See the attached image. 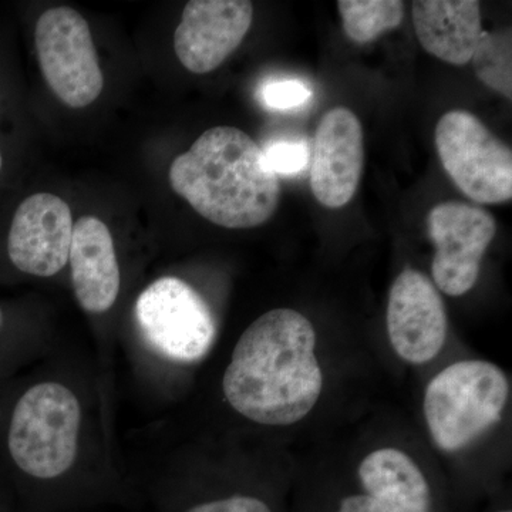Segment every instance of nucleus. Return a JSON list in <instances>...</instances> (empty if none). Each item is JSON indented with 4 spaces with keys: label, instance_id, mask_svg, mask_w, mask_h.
<instances>
[{
    "label": "nucleus",
    "instance_id": "f257e3e1",
    "mask_svg": "<svg viewBox=\"0 0 512 512\" xmlns=\"http://www.w3.org/2000/svg\"><path fill=\"white\" fill-rule=\"evenodd\" d=\"M311 320L274 309L245 329L232 350L222 392L229 406L262 426H292L315 409L323 390Z\"/></svg>",
    "mask_w": 512,
    "mask_h": 512
},
{
    "label": "nucleus",
    "instance_id": "f03ea898",
    "mask_svg": "<svg viewBox=\"0 0 512 512\" xmlns=\"http://www.w3.org/2000/svg\"><path fill=\"white\" fill-rule=\"evenodd\" d=\"M171 188L201 217L229 229L264 225L281 198L279 177L245 131L214 127L170 167Z\"/></svg>",
    "mask_w": 512,
    "mask_h": 512
},
{
    "label": "nucleus",
    "instance_id": "7ed1b4c3",
    "mask_svg": "<svg viewBox=\"0 0 512 512\" xmlns=\"http://www.w3.org/2000/svg\"><path fill=\"white\" fill-rule=\"evenodd\" d=\"M2 417V444L10 466L33 480H53L79 453L82 404L62 383L33 384Z\"/></svg>",
    "mask_w": 512,
    "mask_h": 512
},
{
    "label": "nucleus",
    "instance_id": "20e7f679",
    "mask_svg": "<svg viewBox=\"0 0 512 512\" xmlns=\"http://www.w3.org/2000/svg\"><path fill=\"white\" fill-rule=\"evenodd\" d=\"M510 383L500 367L463 360L441 370L424 393V417L431 439L447 453L461 450L501 420Z\"/></svg>",
    "mask_w": 512,
    "mask_h": 512
},
{
    "label": "nucleus",
    "instance_id": "39448f33",
    "mask_svg": "<svg viewBox=\"0 0 512 512\" xmlns=\"http://www.w3.org/2000/svg\"><path fill=\"white\" fill-rule=\"evenodd\" d=\"M437 154L458 190L478 204L512 198V151L483 121L466 110H451L436 127Z\"/></svg>",
    "mask_w": 512,
    "mask_h": 512
},
{
    "label": "nucleus",
    "instance_id": "423d86ee",
    "mask_svg": "<svg viewBox=\"0 0 512 512\" xmlns=\"http://www.w3.org/2000/svg\"><path fill=\"white\" fill-rule=\"evenodd\" d=\"M136 318L151 348L173 362H198L210 352L217 335L208 303L175 276L157 279L141 292Z\"/></svg>",
    "mask_w": 512,
    "mask_h": 512
},
{
    "label": "nucleus",
    "instance_id": "0eeeda50",
    "mask_svg": "<svg viewBox=\"0 0 512 512\" xmlns=\"http://www.w3.org/2000/svg\"><path fill=\"white\" fill-rule=\"evenodd\" d=\"M37 59L52 92L73 109L90 106L103 92L104 77L92 30L77 10H46L35 29Z\"/></svg>",
    "mask_w": 512,
    "mask_h": 512
},
{
    "label": "nucleus",
    "instance_id": "6e6552de",
    "mask_svg": "<svg viewBox=\"0 0 512 512\" xmlns=\"http://www.w3.org/2000/svg\"><path fill=\"white\" fill-rule=\"evenodd\" d=\"M427 232L436 249L434 284L447 295H466L476 286L485 252L497 234L493 215L466 202H441L429 212Z\"/></svg>",
    "mask_w": 512,
    "mask_h": 512
},
{
    "label": "nucleus",
    "instance_id": "1a4fd4ad",
    "mask_svg": "<svg viewBox=\"0 0 512 512\" xmlns=\"http://www.w3.org/2000/svg\"><path fill=\"white\" fill-rule=\"evenodd\" d=\"M72 210L62 198L37 192L13 212L5 239V256L20 274L50 278L69 262Z\"/></svg>",
    "mask_w": 512,
    "mask_h": 512
},
{
    "label": "nucleus",
    "instance_id": "9d476101",
    "mask_svg": "<svg viewBox=\"0 0 512 512\" xmlns=\"http://www.w3.org/2000/svg\"><path fill=\"white\" fill-rule=\"evenodd\" d=\"M386 320L394 352L410 365L430 362L446 343V306L433 282L416 269H404L394 279Z\"/></svg>",
    "mask_w": 512,
    "mask_h": 512
},
{
    "label": "nucleus",
    "instance_id": "9b49d317",
    "mask_svg": "<svg viewBox=\"0 0 512 512\" xmlns=\"http://www.w3.org/2000/svg\"><path fill=\"white\" fill-rule=\"evenodd\" d=\"M252 20L248 0H191L175 30V55L191 73L214 72L241 45Z\"/></svg>",
    "mask_w": 512,
    "mask_h": 512
},
{
    "label": "nucleus",
    "instance_id": "f8f14e48",
    "mask_svg": "<svg viewBox=\"0 0 512 512\" xmlns=\"http://www.w3.org/2000/svg\"><path fill=\"white\" fill-rule=\"evenodd\" d=\"M365 140L359 117L346 107L320 120L311 151V187L323 207L336 210L353 200L362 178Z\"/></svg>",
    "mask_w": 512,
    "mask_h": 512
},
{
    "label": "nucleus",
    "instance_id": "ddd939ff",
    "mask_svg": "<svg viewBox=\"0 0 512 512\" xmlns=\"http://www.w3.org/2000/svg\"><path fill=\"white\" fill-rule=\"evenodd\" d=\"M69 262L83 311L99 315L113 308L120 292V266L113 235L103 221L87 215L74 224Z\"/></svg>",
    "mask_w": 512,
    "mask_h": 512
},
{
    "label": "nucleus",
    "instance_id": "4468645a",
    "mask_svg": "<svg viewBox=\"0 0 512 512\" xmlns=\"http://www.w3.org/2000/svg\"><path fill=\"white\" fill-rule=\"evenodd\" d=\"M413 25L421 47L453 66H466L484 33L477 0H417Z\"/></svg>",
    "mask_w": 512,
    "mask_h": 512
},
{
    "label": "nucleus",
    "instance_id": "2eb2a0df",
    "mask_svg": "<svg viewBox=\"0 0 512 512\" xmlns=\"http://www.w3.org/2000/svg\"><path fill=\"white\" fill-rule=\"evenodd\" d=\"M362 493L383 512H437L433 488L409 454L384 447L367 454L360 463Z\"/></svg>",
    "mask_w": 512,
    "mask_h": 512
},
{
    "label": "nucleus",
    "instance_id": "dca6fc26",
    "mask_svg": "<svg viewBox=\"0 0 512 512\" xmlns=\"http://www.w3.org/2000/svg\"><path fill=\"white\" fill-rule=\"evenodd\" d=\"M338 9L346 36L357 45L375 42L404 18L400 0H339Z\"/></svg>",
    "mask_w": 512,
    "mask_h": 512
},
{
    "label": "nucleus",
    "instance_id": "f3484780",
    "mask_svg": "<svg viewBox=\"0 0 512 512\" xmlns=\"http://www.w3.org/2000/svg\"><path fill=\"white\" fill-rule=\"evenodd\" d=\"M471 62L481 83L512 99L511 29L484 32Z\"/></svg>",
    "mask_w": 512,
    "mask_h": 512
},
{
    "label": "nucleus",
    "instance_id": "a211bd4d",
    "mask_svg": "<svg viewBox=\"0 0 512 512\" xmlns=\"http://www.w3.org/2000/svg\"><path fill=\"white\" fill-rule=\"evenodd\" d=\"M262 153L276 177L301 173L311 160V151L305 141H274L262 148Z\"/></svg>",
    "mask_w": 512,
    "mask_h": 512
},
{
    "label": "nucleus",
    "instance_id": "6ab92c4d",
    "mask_svg": "<svg viewBox=\"0 0 512 512\" xmlns=\"http://www.w3.org/2000/svg\"><path fill=\"white\" fill-rule=\"evenodd\" d=\"M311 89L298 80H282L265 84L261 90V100L268 109L288 110L301 107L311 99Z\"/></svg>",
    "mask_w": 512,
    "mask_h": 512
},
{
    "label": "nucleus",
    "instance_id": "aec40b11",
    "mask_svg": "<svg viewBox=\"0 0 512 512\" xmlns=\"http://www.w3.org/2000/svg\"><path fill=\"white\" fill-rule=\"evenodd\" d=\"M185 512H276L265 498L252 494H231L191 505Z\"/></svg>",
    "mask_w": 512,
    "mask_h": 512
},
{
    "label": "nucleus",
    "instance_id": "412c9836",
    "mask_svg": "<svg viewBox=\"0 0 512 512\" xmlns=\"http://www.w3.org/2000/svg\"><path fill=\"white\" fill-rule=\"evenodd\" d=\"M326 512H383L376 501L363 493L345 494Z\"/></svg>",
    "mask_w": 512,
    "mask_h": 512
},
{
    "label": "nucleus",
    "instance_id": "4be33fe9",
    "mask_svg": "<svg viewBox=\"0 0 512 512\" xmlns=\"http://www.w3.org/2000/svg\"><path fill=\"white\" fill-rule=\"evenodd\" d=\"M6 325H8V313H6L5 308L0 305V342H2L3 336H5Z\"/></svg>",
    "mask_w": 512,
    "mask_h": 512
},
{
    "label": "nucleus",
    "instance_id": "5701e85b",
    "mask_svg": "<svg viewBox=\"0 0 512 512\" xmlns=\"http://www.w3.org/2000/svg\"><path fill=\"white\" fill-rule=\"evenodd\" d=\"M490 512H512V510H511V508L504 507V508H497V510H493Z\"/></svg>",
    "mask_w": 512,
    "mask_h": 512
}]
</instances>
